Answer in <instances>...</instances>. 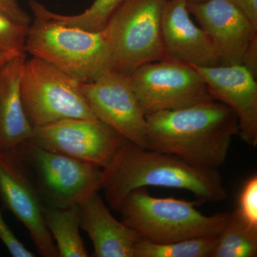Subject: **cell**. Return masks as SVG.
Masks as SVG:
<instances>
[{"label":"cell","mask_w":257,"mask_h":257,"mask_svg":"<svg viewBox=\"0 0 257 257\" xmlns=\"http://www.w3.org/2000/svg\"><path fill=\"white\" fill-rule=\"evenodd\" d=\"M162 36L166 58L193 67L221 65L210 39L192 21L187 0H166Z\"/></svg>","instance_id":"obj_14"},{"label":"cell","mask_w":257,"mask_h":257,"mask_svg":"<svg viewBox=\"0 0 257 257\" xmlns=\"http://www.w3.org/2000/svg\"><path fill=\"white\" fill-rule=\"evenodd\" d=\"M15 57H18V56L0 52V68H1L4 64H6L8 61L12 60V59L14 58Z\"/></svg>","instance_id":"obj_27"},{"label":"cell","mask_w":257,"mask_h":257,"mask_svg":"<svg viewBox=\"0 0 257 257\" xmlns=\"http://www.w3.org/2000/svg\"><path fill=\"white\" fill-rule=\"evenodd\" d=\"M147 149L201 168L224 165L239 124L231 108L215 100L147 116Z\"/></svg>","instance_id":"obj_1"},{"label":"cell","mask_w":257,"mask_h":257,"mask_svg":"<svg viewBox=\"0 0 257 257\" xmlns=\"http://www.w3.org/2000/svg\"><path fill=\"white\" fill-rule=\"evenodd\" d=\"M28 141L106 170L127 140L99 120L67 119L33 128Z\"/></svg>","instance_id":"obj_9"},{"label":"cell","mask_w":257,"mask_h":257,"mask_svg":"<svg viewBox=\"0 0 257 257\" xmlns=\"http://www.w3.org/2000/svg\"><path fill=\"white\" fill-rule=\"evenodd\" d=\"M257 230L251 229L233 211L218 235L211 257H256Z\"/></svg>","instance_id":"obj_19"},{"label":"cell","mask_w":257,"mask_h":257,"mask_svg":"<svg viewBox=\"0 0 257 257\" xmlns=\"http://www.w3.org/2000/svg\"><path fill=\"white\" fill-rule=\"evenodd\" d=\"M26 56H18L0 68V150H13L32 133L21 97L22 74Z\"/></svg>","instance_id":"obj_16"},{"label":"cell","mask_w":257,"mask_h":257,"mask_svg":"<svg viewBox=\"0 0 257 257\" xmlns=\"http://www.w3.org/2000/svg\"><path fill=\"white\" fill-rule=\"evenodd\" d=\"M202 76L214 100L229 106L236 114L239 135L248 146H257V83L239 65L194 67Z\"/></svg>","instance_id":"obj_13"},{"label":"cell","mask_w":257,"mask_h":257,"mask_svg":"<svg viewBox=\"0 0 257 257\" xmlns=\"http://www.w3.org/2000/svg\"><path fill=\"white\" fill-rule=\"evenodd\" d=\"M25 52L82 84L92 82L112 69L110 46L104 30L87 31L37 15L30 25Z\"/></svg>","instance_id":"obj_4"},{"label":"cell","mask_w":257,"mask_h":257,"mask_svg":"<svg viewBox=\"0 0 257 257\" xmlns=\"http://www.w3.org/2000/svg\"><path fill=\"white\" fill-rule=\"evenodd\" d=\"M0 199L27 228L40 254L59 257L53 238L44 221V206L36 187L13 150H0Z\"/></svg>","instance_id":"obj_11"},{"label":"cell","mask_w":257,"mask_h":257,"mask_svg":"<svg viewBox=\"0 0 257 257\" xmlns=\"http://www.w3.org/2000/svg\"><path fill=\"white\" fill-rule=\"evenodd\" d=\"M242 65L255 78L257 77V36L251 40L243 56Z\"/></svg>","instance_id":"obj_26"},{"label":"cell","mask_w":257,"mask_h":257,"mask_svg":"<svg viewBox=\"0 0 257 257\" xmlns=\"http://www.w3.org/2000/svg\"><path fill=\"white\" fill-rule=\"evenodd\" d=\"M145 116L214 100L192 65L166 58L144 64L128 76Z\"/></svg>","instance_id":"obj_8"},{"label":"cell","mask_w":257,"mask_h":257,"mask_svg":"<svg viewBox=\"0 0 257 257\" xmlns=\"http://www.w3.org/2000/svg\"><path fill=\"white\" fill-rule=\"evenodd\" d=\"M28 169L45 207L78 205L102 189V169L25 141L13 149Z\"/></svg>","instance_id":"obj_5"},{"label":"cell","mask_w":257,"mask_h":257,"mask_svg":"<svg viewBox=\"0 0 257 257\" xmlns=\"http://www.w3.org/2000/svg\"><path fill=\"white\" fill-rule=\"evenodd\" d=\"M0 241L4 243L5 247L13 256H35V253L25 247L23 243L17 238L13 231L7 224L1 212H0Z\"/></svg>","instance_id":"obj_23"},{"label":"cell","mask_w":257,"mask_h":257,"mask_svg":"<svg viewBox=\"0 0 257 257\" xmlns=\"http://www.w3.org/2000/svg\"><path fill=\"white\" fill-rule=\"evenodd\" d=\"M81 84L42 59L26 60L20 89L24 110L32 128L62 119L99 120L84 99Z\"/></svg>","instance_id":"obj_7"},{"label":"cell","mask_w":257,"mask_h":257,"mask_svg":"<svg viewBox=\"0 0 257 257\" xmlns=\"http://www.w3.org/2000/svg\"><path fill=\"white\" fill-rule=\"evenodd\" d=\"M235 213L251 229L257 230V176H251L243 183Z\"/></svg>","instance_id":"obj_22"},{"label":"cell","mask_w":257,"mask_h":257,"mask_svg":"<svg viewBox=\"0 0 257 257\" xmlns=\"http://www.w3.org/2000/svg\"><path fill=\"white\" fill-rule=\"evenodd\" d=\"M217 236L192 238L166 243L141 239L135 246L134 257H211Z\"/></svg>","instance_id":"obj_20"},{"label":"cell","mask_w":257,"mask_h":257,"mask_svg":"<svg viewBox=\"0 0 257 257\" xmlns=\"http://www.w3.org/2000/svg\"><path fill=\"white\" fill-rule=\"evenodd\" d=\"M257 29V0H229Z\"/></svg>","instance_id":"obj_25"},{"label":"cell","mask_w":257,"mask_h":257,"mask_svg":"<svg viewBox=\"0 0 257 257\" xmlns=\"http://www.w3.org/2000/svg\"><path fill=\"white\" fill-rule=\"evenodd\" d=\"M0 13L8 15L19 23L30 25V17L22 9L18 0H0Z\"/></svg>","instance_id":"obj_24"},{"label":"cell","mask_w":257,"mask_h":257,"mask_svg":"<svg viewBox=\"0 0 257 257\" xmlns=\"http://www.w3.org/2000/svg\"><path fill=\"white\" fill-rule=\"evenodd\" d=\"M80 227L86 231L94 246V256L134 257L140 235L119 221L106 207L98 192L78 204Z\"/></svg>","instance_id":"obj_15"},{"label":"cell","mask_w":257,"mask_h":257,"mask_svg":"<svg viewBox=\"0 0 257 257\" xmlns=\"http://www.w3.org/2000/svg\"><path fill=\"white\" fill-rule=\"evenodd\" d=\"M125 0H94L85 11L76 15H63L52 13L35 0H30L34 15L42 17L55 23L91 32L104 30L111 15Z\"/></svg>","instance_id":"obj_18"},{"label":"cell","mask_w":257,"mask_h":257,"mask_svg":"<svg viewBox=\"0 0 257 257\" xmlns=\"http://www.w3.org/2000/svg\"><path fill=\"white\" fill-rule=\"evenodd\" d=\"M45 226L55 240L59 257H87L80 234L78 205L67 208H43Z\"/></svg>","instance_id":"obj_17"},{"label":"cell","mask_w":257,"mask_h":257,"mask_svg":"<svg viewBox=\"0 0 257 257\" xmlns=\"http://www.w3.org/2000/svg\"><path fill=\"white\" fill-rule=\"evenodd\" d=\"M81 92L101 122L143 149H147L145 115L127 76L108 70L92 82L81 84Z\"/></svg>","instance_id":"obj_10"},{"label":"cell","mask_w":257,"mask_h":257,"mask_svg":"<svg viewBox=\"0 0 257 257\" xmlns=\"http://www.w3.org/2000/svg\"><path fill=\"white\" fill-rule=\"evenodd\" d=\"M30 25H23L0 13V52L26 56L25 43Z\"/></svg>","instance_id":"obj_21"},{"label":"cell","mask_w":257,"mask_h":257,"mask_svg":"<svg viewBox=\"0 0 257 257\" xmlns=\"http://www.w3.org/2000/svg\"><path fill=\"white\" fill-rule=\"evenodd\" d=\"M166 0H125L104 29L111 69L130 76L144 64L166 59L162 15Z\"/></svg>","instance_id":"obj_6"},{"label":"cell","mask_w":257,"mask_h":257,"mask_svg":"<svg viewBox=\"0 0 257 257\" xmlns=\"http://www.w3.org/2000/svg\"><path fill=\"white\" fill-rule=\"evenodd\" d=\"M197 202L150 195L147 187L135 189L120 203L121 221L141 239L157 243L217 236L229 213L207 216L197 210Z\"/></svg>","instance_id":"obj_3"},{"label":"cell","mask_w":257,"mask_h":257,"mask_svg":"<svg viewBox=\"0 0 257 257\" xmlns=\"http://www.w3.org/2000/svg\"><path fill=\"white\" fill-rule=\"evenodd\" d=\"M103 171L102 189L115 211L128 193L140 187L183 189L202 203L219 202L228 197L219 170L194 167L175 155L143 149L128 140Z\"/></svg>","instance_id":"obj_2"},{"label":"cell","mask_w":257,"mask_h":257,"mask_svg":"<svg viewBox=\"0 0 257 257\" xmlns=\"http://www.w3.org/2000/svg\"><path fill=\"white\" fill-rule=\"evenodd\" d=\"M189 13L210 39L221 65L242 64L243 56L257 29L229 0L189 3Z\"/></svg>","instance_id":"obj_12"},{"label":"cell","mask_w":257,"mask_h":257,"mask_svg":"<svg viewBox=\"0 0 257 257\" xmlns=\"http://www.w3.org/2000/svg\"><path fill=\"white\" fill-rule=\"evenodd\" d=\"M189 3H199V2H204L205 0H187Z\"/></svg>","instance_id":"obj_28"}]
</instances>
